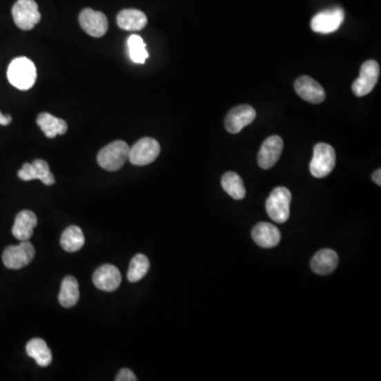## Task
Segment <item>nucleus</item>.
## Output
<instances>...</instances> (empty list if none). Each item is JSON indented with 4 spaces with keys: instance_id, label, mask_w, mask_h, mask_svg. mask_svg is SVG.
I'll return each instance as SVG.
<instances>
[{
    "instance_id": "obj_1",
    "label": "nucleus",
    "mask_w": 381,
    "mask_h": 381,
    "mask_svg": "<svg viewBox=\"0 0 381 381\" xmlns=\"http://www.w3.org/2000/svg\"><path fill=\"white\" fill-rule=\"evenodd\" d=\"M37 67L28 57L13 59L8 68L9 82L19 90H28L37 82Z\"/></svg>"
},
{
    "instance_id": "obj_2",
    "label": "nucleus",
    "mask_w": 381,
    "mask_h": 381,
    "mask_svg": "<svg viewBox=\"0 0 381 381\" xmlns=\"http://www.w3.org/2000/svg\"><path fill=\"white\" fill-rule=\"evenodd\" d=\"M291 190L284 186H279L270 193L266 200V211L273 222L284 224L291 216Z\"/></svg>"
},
{
    "instance_id": "obj_3",
    "label": "nucleus",
    "mask_w": 381,
    "mask_h": 381,
    "mask_svg": "<svg viewBox=\"0 0 381 381\" xmlns=\"http://www.w3.org/2000/svg\"><path fill=\"white\" fill-rule=\"evenodd\" d=\"M130 154V146L124 141H115L104 146L98 154V164L101 168L109 172L120 170Z\"/></svg>"
},
{
    "instance_id": "obj_4",
    "label": "nucleus",
    "mask_w": 381,
    "mask_h": 381,
    "mask_svg": "<svg viewBox=\"0 0 381 381\" xmlns=\"http://www.w3.org/2000/svg\"><path fill=\"white\" fill-rule=\"evenodd\" d=\"M336 166V153L333 146L326 143H318L313 148V156L311 159V175L315 178H324L329 176Z\"/></svg>"
},
{
    "instance_id": "obj_5",
    "label": "nucleus",
    "mask_w": 381,
    "mask_h": 381,
    "mask_svg": "<svg viewBox=\"0 0 381 381\" xmlns=\"http://www.w3.org/2000/svg\"><path fill=\"white\" fill-rule=\"evenodd\" d=\"M12 15L15 25L23 31L33 29L41 19L35 0H17L12 8Z\"/></svg>"
},
{
    "instance_id": "obj_6",
    "label": "nucleus",
    "mask_w": 381,
    "mask_h": 381,
    "mask_svg": "<svg viewBox=\"0 0 381 381\" xmlns=\"http://www.w3.org/2000/svg\"><path fill=\"white\" fill-rule=\"evenodd\" d=\"M160 154V144L158 141L153 138H142L135 143L134 146L130 148V164L134 166H148L156 160L157 157Z\"/></svg>"
},
{
    "instance_id": "obj_7",
    "label": "nucleus",
    "mask_w": 381,
    "mask_h": 381,
    "mask_svg": "<svg viewBox=\"0 0 381 381\" xmlns=\"http://www.w3.org/2000/svg\"><path fill=\"white\" fill-rule=\"evenodd\" d=\"M380 75V66L374 59L363 63L358 79L353 83L352 90L357 97L369 95L376 86Z\"/></svg>"
},
{
    "instance_id": "obj_8",
    "label": "nucleus",
    "mask_w": 381,
    "mask_h": 381,
    "mask_svg": "<svg viewBox=\"0 0 381 381\" xmlns=\"http://www.w3.org/2000/svg\"><path fill=\"white\" fill-rule=\"evenodd\" d=\"M35 249L30 242H21L19 245L6 248L3 261L9 269H21L35 259Z\"/></svg>"
},
{
    "instance_id": "obj_9",
    "label": "nucleus",
    "mask_w": 381,
    "mask_h": 381,
    "mask_svg": "<svg viewBox=\"0 0 381 381\" xmlns=\"http://www.w3.org/2000/svg\"><path fill=\"white\" fill-rule=\"evenodd\" d=\"M344 21V11L341 8H333L318 13L311 19V29L321 35H329L337 31Z\"/></svg>"
},
{
    "instance_id": "obj_10",
    "label": "nucleus",
    "mask_w": 381,
    "mask_h": 381,
    "mask_svg": "<svg viewBox=\"0 0 381 381\" xmlns=\"http://www.w3.org/2000/svg\"><path fill=\"white\" fill-rule=\"evenodd\" d=\"M79 21L82 29L92 37H104L108 30V21L106 16L102 12L95 11L89 8L81 12Z\"/></svg>"
},
{
    "instance_id": "obj_11",
    "label": "nucleus",
    "mask_w": 381,
    "mask_h": 381,
    "mask_svg": "<svg viewBox=\"0 0 381 381\" xmlns=\"http://www.w3.org/2000/svg\"><path fill=\"white\" fill-rule=\"evenodd\" d=\"M257 117V111L250 105H240L230 110L226 117L225 126L231 134H238L244 127L251 124Z\"/></svg>"
},
{
    "instance_id": "obj_12",
    "label": "nucleus",
    "mask_w": 381,
    "mask_h": 381,
    "mask_svg": "<svg viewBox=\"0 0 381 381\" xmlns=\"http://www.w3.org/2000/svg\"><path fill=\"white\" fill-rule=\"evenodd\" d=\"M283 148L284 142L281 137L271 136L266 139L257 155L259 166L264 170L273 168L281 157Z\"/></svg>"
},
{
    "instance_id": "obj_13",
    "label": "nucleus",
    "mask_w": 381,
    "mask_h": 381,
    "mask_svg": "<svg viewBox=\"0 0 381 381\" xmlns=\"http://www.w3.org/2000/svg\"><path fill=\"white\" fill-rule=\"evenodd\" d=\"M93 284L97 289L106 293L117 291L120 286L122 277L118 268L114 265H103L93 273Z\"/></svg>"
},
{
    "instance_id": "obj_14",
    "label": "nucleus",
    "mask_w": 381,
    "mask_h": 381,
    "mask_svg": "<svg viewBox=\"0 0 381 381\" xmlns=\"http://www.w3.org/2000/svg\"><path fill=\"white\" fill-rule=\"evenodd\" d=\"M295 89L300 98L313 104H319L325 100V91L313 77L303 75L297 79Z\"/></svg>"
},
{
    "instance_id": "obj_15",
    "label": "nucleus",
    "mask_w": 381,
    "mask_h": 381,
    "mask_svg": "<svg viewBox=\"0 0 381 381\" xmlns=\"http://www.w3.org/2000/svg\"><path fill=\"white\" fill-rule=\"evenodd\" d=\"M251 235L255 244L265 249L277 247L281 242V232L269 222H259L252 229Z\"/></svg>"
},
{
    "instance_id": "obj_16",
    "label": "nucleus",
    "mask_w": 381,
    "mask_h": 381,
    "mask_svg": "<svg viewBox=\"0 0 381 381\" xmlns=\"http://www.w3.org/2000/svg\"><path fill=\"white\" fill-rule=\"evenodd\" d=\"M339 257L337 252L331 249H322L313 255L311 268L313 273L320 275H331L338 266Z\"/></svg>"
},
{
    "instance_id": "obj_17",
    "label": "nucleus",
    "mask_w": 381,
    "mask_h": 381,
    "mask_svg": "<svg viewBox=\"0 0 381 381\" xmlns=\"http://www.w3.org/2000/svg\"><path fill=\"white\" fill-rule=\"evenodd\" d=\"M37 226V217L35 213L29 210H23L16 215L14 222L13 233L14 237L19 241H29L33 235V230Z\"/></svg>"
},
{
    "instance_id": "obj_18",
    "label": "nucleus",
    "mask_w": 381,
    "mask_h": 381,
    "mask_svg": "<svg viewBox=\"0 0 381 381\" xmlns=\"http://www.w3.org/2000/svg\"><path fill=\"white\" fill-rule=\"evenodd\" d=\"M119 27L125 31H140L148 23V17L140 10H122L117 16Z\"/></svg>"
},
{
    "instance_id": "obj_19",
    "label": "nucleus",
    "mask_w": 381,
    "mask_h": 381,
    "mask_svg": "<svg viewBox=\"0 0 381 381\" xmlns=\"http://www.w3.org/2000/svg\"><path fill=\"white\" fill-rule=\"evenodd\" d=\"M37 123L47 138H55L57 135H65L68 130L66 121L57 118L49 113L39 115L37 117Z\"/></svg>"
},
{
    "instance_id": "obj_20",
    "label": "nucleus",
    "mask_w": 381,
    "mask_h": 381,
    "mask_svg": "<svg viewBox=\"0 0 381 381\" xmlns=\"http://www.w3.org/2000/svg\"><path fill=\"white\" fill-rule=\"evenodd\" d=\"M28 356L35 359L39 367L46 368L52 362V354L47 343L43 339L35 338L30 340L26 346Z\"/></svg>"
},
{
    "instance_id": "obj_21",
    "label": "nucleus",
    "mask_w": 381,
    "mask_h": 381,
    "mask_svg": "<svg viewBox=\"0 0 381 381\" xmlns=\"http://www.w3.org/2000/svg\"><path fill=\"white\" fill-rule=\"evenodd\" d=\"M79 299V283L75 277L68 275L61 282L59 302L65 309L75 306Z\"/></svg>"
},
{
    "instance_id": "obj_22",
    "label": "nucleus",
    "mask_w": 381,
    "mask_h": 381,
    "mask_svg": "<svg viewBox=\"0 0 381 381\" xmlns=\"http://www.w3.org/2000/svg\"><path fill=\"white\" fill-rule=\"evenodd\" d=\"M85 236L82 229L77 226H70L61 234V246L65 251L77 252L82 249Z\"/></svg>"
},
{
    "instance_id": "obj_23",
    "label": "nucleus",
    "mask_w": 381,
    "mask_h": 381,
    "mask_svg": "<svg viewBox=\"0 0 381 381\" xmlns=\"http://www.w3.org/2000/svg\"><path fill=\"white\" fill-rule=\"evenodd\" d=\"M222 186L226 193L231 196L233 199L242 200L245 198L246 188L243 179L236 173H226L222 178Z\"/></svg>"
},
{
    "instance_id": "obj_24",
    "label": "nucleus",
    "mask_w": 381,
    "mask_h": 381,
    "mask_svg": "<svg viewBox=\"0 0 381 381\" xmlns=\"http://www.w3.org/2000/svg\"><path fill=\"white\" fill-rule=\"evenodd\" d=\"M150 270V261L144 254H137L130 262L127 279L130 283H136L146 277Z\"/></svg>"
},
{
    "instance_id": "obj_25",
    "label": "nucleus",
    "mask_w": 381,
    "mask_h": 381,
    "mask_svg": "<svg viewBox=\"0 0 381 381\" xmlns=\"http://www.w3.org/2000/svg\"><path fill=\"white\" fill-rule=\"evenodd\" d=\"M127 47L130 53V59L136 63H144L148 57V52L146 50V45L142 37L139 35H130L127 39Z\"/></svg>"
},
{
    "instance_id": "obj_26",
    "label": "nucleus",
    "mask_w": 381,
    "mask_h": 381,
    "mask_svg": "<svg viewBox=\"0 0 381 381\" xmlns=\"http://www.w3.org/2000/svg\"><path fill=\"white\" fill-rule=\"evenodd\" d=\"M35 179H39L45 186H53L55 184V178L50 170V166L45 160L37 159L32 164Z\"/></svg>"
},
{
    "instance_id": "obj_27",
    "label": "nucleus",
    "mask_w": 381,
    "mask_h": 381,
    "mask_svg": "<svg viewBox=\"0 0 381 381\" xmlns=\"http://www.w3.org/2000/svg\"><path fill=\"white\" fill-rule=\"evenodd\" d=\"M117 381H136L137 377L130 369H123L116 377Z\"/></svg>"
},
{
    "instance_id": "obj_28",
    "label": "nucleus",
    "mask_w": 381,
    "mask_h": 381,
    "mask_svg": "<svg viewBox=\"0 0 381 381\" xmlns=\"http://www.w3.org/2000/svg\"><path fill=\"white\" fill-rule=\"evenodd\" d=\"M12 122V117L10 115H3L0 111V125H9Z\"/></svg>"
},
{
    "instance_id": "obj_29",
    "label": "nucleus",
    "mask_w": 381,
    "mask_h": 381,
    "mask_svg": "<svg viewBox=\"0 0 381 381\" xmlns=\"http://www.w3.org/2000/svg\"><path fill=\"white\" fill-rule=\"evenodd\" d=\"M372 179H373V182H374L375 184H377V186H381V170H380V168H378V170H375L374 174L372 175Z\"/></svg>"
}]
</instances>
